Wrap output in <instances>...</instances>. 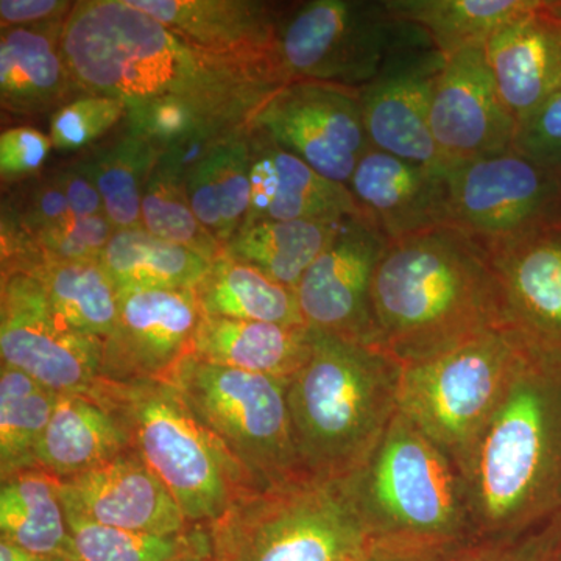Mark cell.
I'll return each mask as SVG.
<instances>
[{"instance_id": "obj_1", "label": "cell", "mask_w": 561, "mask_h": 561, "mask_svg": "<svg viewBox=\"0 0 561 561\" xmlns=\"http://www.w3.org/2000/svg\"><path fill=\"white\" fill-rule=\"evenodd\" d=\"M61 47L80 94L119 99L127 131L160 151L249 125L289 83L278 70L198 49L130 0L76 2Z\"/></svg>"}, {"instance_id": "obj_2", "label": "cell", "mask_w": 561, "mask_h": 561, "mask_svg": "<svg viewBox=\"0 0 561 561\" xmlns=\"http://www.w3.org/2000/svg\"><path fill=\"white\" fill-rule=\"evenodd\" d=\"M371 301L379 348L402 367L508 324L489 251L453 225L389 242Z\"/></svg>"}, {"instance_id": "obj_3", "label": "cell", "mask_w": 561, "mask_h": 561, "mask_svg": "<svg viewBox=\"0 0 561 561\" xmlns=\"http://www.w3.org/2000/svg\"><path fill=\"white\" fill-rule=\"evenodd\" d=\"M465 481L476 540L515 537L561 515V350L527 351Z\"/></svg>"}, {"instance_id": "obj_4", "label": "cell", "mask_w": 561, "mask_h": 561, "mask_svg": "<svg viewBox=\"0 0 561 561\" xmlns=\"http://www.w3.org/2000/svg\"><path fill=\"white\" fill-rule=\"evenodd\" d=\"M402 365L386 351L312 330V353L287 389L301 471L343 479L398 413Z\"/></svg>"}, {"instance_id": "obj_5", "label": "cell", "mask_w": 561, "mask_h": 561, "mask_svg": "<svg viewBox=\"0 0 561 561\" xmlns=\"http://www.w3.org/2000/svg\"><path fill=\"white\" fill-rule=\"evenodd\" d=\"M346 481L376 545L438 560L476 541L463 474L400 412Z\"/></svg>"}, {"instance_id": "obj_6", "label": "cell", "mask_w": 561, "mask_h": 561, "mask_svg": "<svg viewBox=\"0 0 561 561\" xmlns=\"http://www.w3.org/2000/svg\"><path fill=\"white\" fill-rule=\"evenodd\" d=\"M205 530L213 561H354L373 541L346 478L306 472L243 491Z\"/></svg>"}, {"instance_id": "obj_7", "label": "cell", "mask_w": 561, "mask_h": 561, "mask_svg": "<svg viewBox=\"0 0 561 561\" xmlns=\"http://www.w3.org/2000/svg\"><path fill=\"white\" fill-rule=\"evenodd\" d=\"M91 394L119 419L131 448L168 486L191 526H209L243 491L256 489L169 379H101Z\"/></svg>"}, {"instance_id": "obj_8", "label": "cell", "mask_w": 561, "mask_h": 561, "mask_svg": "<svg viewBox=\"0 0 561 561\" xmlns=\"http://www.w3.org/2000/svg\"><path fill=\"white\" fill-rule=\"evenodd\" d=\"M534 343L507 324L440 356L405 365L398 412L437 445L465 478L479 438Z\"/></svg>"}, {"instance_id": "obj_9", "label": "cell", "mask_w": 561, "mask_h": 561, "mask_svg": "<svg viewBox=\"0 0 561 561\" xmlns=\"http://www.w3.org/2000/svg\"><path fill=\"white\" fill-rule=\"evenodd\" d=\"M165 379L256 489L301 474L287 402L289 381L213 364L194 354Z\"/></svg>"}, {"instance_id": "obj_10", "label": "cell", "mask_w": 561, "mask_h": 561, "mask_svg": "<svg viewBox=\"0 0 561 561\" xmlns=\"http://www.w3.org/2000/svg\"><path fill=\"white\" fill-rule=\"evenodd\" d=\"M426 33L391 13L387 0H309L284 18L278 41L287 81L359 91L387 60Z\"/></svg>"}, {"instance_id": "obj_11", "label": "cell", "mask_w": 561, "mask_h": 561, "mask_svg": "<svg viewBox=\"0 0 561 561\" xmlns=\"http://www.w3.org/2000/svg\"><path fill=\"white\" fill-rule=\"evenodd\" d=\"M440 168L453 227L482 243L511 238L561 214V171L515 149Z\"/></svg>"}, {"instance_id": "obj_12", "label": "cell", "mask_w": 561, "mask_h": 561, "mask_svg": "<svg viewBox=\"0 0 561 561\" xmlns=\"http://www.w3.org/2000/svg\"><path fill=\"white\" fill-rule=\"evenodd\" d=\"M0 354L57 393L91 394L101 382L103 341L68 327L27 272H2Z\"/></svg>"}, {"instance_id": "obj_13", "label": "cell", "mask_w": 561, "mask_h": 561, "mask_svg": "<svg viewBox=\"0 0 561 561\" xmlns=\"http://www.w3.org/2000/svg\"><path fill=\"white\" fill-rule=\"evenodd\" d=\"M249 127L345 186L371 149L359 94L339 84L290 81L254 111Z\"/></svg>"}, {"instance_id": "obj_14", "label": "cell", "mask_w": 561, "mask_h": 561, "mask_svg": "<svg viewBox=\"0 0 561 561\" xmlns=\"http://www.w3.org/2000/svg\"><path fill=\"white\" fill-rule=\"evenodd\" d=\"M389 241L370 219H350L297 286L311 330L379 348L373 279Z\"/></svg>"}, {"instance_id": "obj_15", "label": "cell", "mask_w": 561, "mask_h": 561, "mask_svg": "<svg viewBox=\"0 0 561 561\" xmlns=\"http://www.w3.org/2000/svg\"><path fill=\"white\" fill-rule=\"evenodd\" d=\"M445 61L426 36L394 51L381 72L357 91L373 149L440 168L430 111L435 81Z\"/></svg>"}, {"instance_id": "obj_16", "label": "cell", "mask_w": 561, "mask_h": 561, "mask_svg": "<svg viewBox=\"0 0 561 561\" xmlns=\"http://www.w3.org/2000/svg\"><path fill=\"white\" fill-rule=\"evenodd\" d=\"M430 127L442 165L513 149L518 124L502 102L485 47L446 58L432 92Z\"/></svg>"}, {"instance_id": "obj_17", "label": "cell", "mask_w": 561, "mask_h": 561, "mask_svg": "<svg viewBox=\"0 0 561 561\" xmlns=\"http://www.w3.org/2000/svg\"><path fill=\"white\" fill-rule=\"evenodd\" d=\"M194 290L133 291L121 297L119 319L103 341L101 379H165L192 353L202 320Z\"/></svg>"}, {"instance_id": "obj_18", "label": "cell", "mask_w": 561, "mask_h": 561, "mask_svg": "<svg viewBox=\"0 0 561 561\" xmlns=\"http://www.w3.org/2000/svg\"><path fill=\"white\" fill-rule=\"evenodd\" d=\"M483 245L508 324L538 345L561 350V214Z\"/></svg>"}, {"instance_id": "obj_19", "label": "cell", "mask_w": 561, "mask_h": 561, "mask_svg": "<svg viewBox=\"0 0 561 561\" xmlns=\"http://www.w3.org/2000/svg\"><path fill=\"white\" fill-rule=\"evenodd\" d=\"M61 500L91 522L149 535L186 534L180 505L135 448L60 481Z\"/></svg>"}, {"instance_id": "obj_20", "label": "cell", "mask_w": 561, "mask_h": 561, "mask_svg": "<svg viewBox=\"0 0 561 561\" xmlns=\"http://www.w3.org/2000/svg\"><path fill=\"white\" fill-rule=\"evenodd\" d=\"M130 3L198 49L283 73L278 41L286 14L280 7L254 0H130Z\"/></svg>"}, {"instance_id": "obj_21", "label": "cell", "mask_w": 561, "mask_h": 561, "mask_svg": "<svg viewBox=\"0 0 561 561\" xmlns=\"http://www.w3.org/2000/svg\"><path fill=\"white\" fill-rule=\"evenodd\" d=\"M348 187L389 242L451 225L442 168L402 160L371 147Z\"/></svg>"}, {"instance_id": "obj_22", "label": "cell", "mask_w": 561, "mask_h": 561, "mask_svg": "<svg viewBox=\"0 0 561 561\" xmlns=\"http://www.w3.org/2000/svg\"><path fill=\"white\" fill-rule=\"evenodd\" d=\"M251 205L242 228L264 220L368 219L345 184L320 175L260 131L251 130Z\"/></svg>"}, {"instance_id": "obj_23", "label": "cell", "mask_w": 561, "mask_h": 561, "mask_svg": "<svg viewBox=\"0 0 561 561\" xmlns=\"http://www.w3.org/2000/svg\"><path fill=\"white\" fill-rule=\"evenodd\" d=\"M485 54L502 102L518 125L561 91V22L542 3L494 35Z\"/></svg>"}, {"instance_id": "obj_24", "label": "cell", "mask_w": 561, "mask_h": 561, "mask_svg": "<svg viewBox=\"0 0 561 561\" xmlns=\"http://www.w3.org/2000/svg\"><path fill=\"white\" fill-rule=\"evenodd\" d=\"M65 22L3 28L0 102L7 113L16 116L55 113L80 98L62 54Z\"/></svg>"}, {"instance_id": "obj_25", "label": "cell", "mask_w": 561, "mask_h": 561, "mask_svg": "<svg viewBox=\"0 0 561 561\" xmlns=\"http://www.w3.org/2000/svg\"><path fill=\"white\" fill-rule=\"evenodd\" d=\"M251 164V130L243 125L210 142L184 173L192 210L224 247L242 230L249 216Z\"/></svg>"}, {"instance_id": "obj_26", "label": "cell", "mask_w": 561, "mask_h": 561, "mask_svg": "<svg viewBox=\"0 0 561 561\" xmlns=\"http://www.w3.org/2000/svg\"><path fill=\"white\" fill-rule=\"evenodd\" d=\"M311 353L309 327L202 316L191 354L213 364L290 382Z\"/></svg>"}, {"instance_id": "obj_27", "label": "cell", "mask_w": 561, "mask_h": 561, "mask_svg": "<svg viewBox=\"0 0 561 561\" xmlns=\"http://www.w3.org/2000/svg\"><path fill=\"white\" fill-rule=\"evenodd\" d=\"M130 448V438L119 419L98 398L58 393L39 443L38 467L66 481Z\"/></svg>"}, {"instance_id": "obj_28", "label": "cell", "mask_w": 561, "mask_h": 561, "mask_svg": "<svg viewBox=\"0 0 561 561\" xmlns=\"http://www.w3.org/2000/svg\"><path fill=\"white\" fill-rule=\"evenodd\" d=\"M0 481V540L28 552L79 561L60 479L38 468Z\"/></svg>"}, {"instance_id": "obj_29", "label": "cell", "mask_w": 561, "mask_h": 561, "mask_svg": "<svg viewBox=\"0 0 561 561\" xmlns=\"http://www.w3.org/2000/svg\"><path fill=\"white\" fill-rule=\"evenodd\" d=\"M542 0H387L391 13L421 28L445 58L485 47L502 28L540 9Z\"/></svg>"}, {"instance_id": "obj_30", "label": "cell", "mask_w": 561, "mask_h": 561, "mask_svg": "<svg viewBox=\"0 0 561 561\" xmlns=\"http://www.w3.org/2000/svg\"><path fill=\"white\" fill-rule=\"evenodd\" d=\"M101 262L119 297L133 291L192 290L210 265L195 251L157 238L142 227L114 231Z\"/></svg>"}, {"instance_id": "obj_31", "label": "cell", "mask_w": 561, "mask_h": 561, "mask_svg": "<svg viewBox=\"0 0 561 561\" xmlns=\"http://www.w3.org/2000/svg\"><path fill=\"white\" fill-rule=\"evenodd\" d=\"M203 316L308 327L297 289L268 278L253 265L221 254L194 287Z\"/></svg>"}, {"instance_id": "obj_32", "label": "cell", "mask_w": 561, "mask_h": 561, "mask_svg": "<svg viewBox=\"0 0 561 561\" xmlns=\"http://www.w3.org/2000/svg\"><path fill=\"white\" fill-rule=\"evenodd\" d=\"M341 224L309 220H264L242 228L225 256L253 265L268 278L297 289L305 273L331 245Z\"/></svg>"}, {"instance_id": "obj_33", "label": "cell", "mask_w": 561, "mask_h": 561, "mask_svg": "<svg viewBox=\"0 0 561 561\" xmlns=\"http://www.w3.org/2000/svg\"><path fill=\"white\" fill-rule=\"evenodd\" d=\"M21 272L39 280L51 309L73 331L101 341L113 332L121 297L101 261H39Z\"/></svg>"}, {"instance_id": "obj_34", "label": "cell", "mask_w": 561, "mask_h": 561, "mask_svg": "<svg viewBox=\"0 0 561 561\" xmlns=\"http://www.w3.org/2000/svg\"><path fill=\"white\" fill-rule=\"evenodd\" d=\"M57 397L25 373L0 365V479L38 470L39 443Z\"/></svg>"}, {"instance_id": "obj_35", "label": "cell", "mask_w": 561, "mask_h": 561, "mask_svg": "<svg viewBox=\"0 0 561 561\" xmlns=\"http://www.w3.org/2000/svg\"><path fill=\"white\" fill-rule=\"evenodd\" d=\"M186 165L172 151H161L144 191L142 228L164 241L186 247L214 262L224 254V245L195 216L184 187Z\"/></svg>"}, {"instance_id": "obj_36", "label": "cell", "mask_w": 561, "mask_h": 561, "mask_svg": "<svg viewBox=\"0 0 561 561\" xmlns=\"http://www.w3.org/2000/svg\"><path fill=\"white\" fill-rule=\"evenodd\" d=\"M158 158L160 150L157 147L127 133L84 160L101 192L103 213L114 231L142 227L144 191Z\"/></svg>"}, {"instance_id": "obj_37", "label": "cell", "mask_w": 561, "mask_h": 561, "mask_svg": "<svg viewBox=\"0 0 561 561\" xmlns=\"http://www.w3.org/2000/svg\"><path fill=\"white\" fill-rule=\"evenodd\" d=\"M62 505L79 561H173L208 542L205 527L165 537L139 534L91 522L65 502Z\"/></svg>"}, {"instance_id": "obj_38", "label": "cell", "mask_w": 561, "mask_h": 561, "mask_svg": "<svg viewBox=\"0 0 561 561\" xmlns=\"http://www.w3.org/2000/svg\"><path fill=\"white\" fill-rule=\"evenodd\" d=\"M127 105L105 95H80L51 114L50 139L55 149H84L105 136L122 119H127Z\"/></svg>"}, {"instance_id": "obj_39", "label": "cell", "mask_w": 561, "mask_h": 561, "mask_svg": "<svg viewBox=\"0 0 561 561\" xmlns=\"http://www.w3.org/2000/svg\"><path fill=\"white\" fill-rule=\"evenodd\" d=\"M437 561H561V515L515 537L472 541Z\"/></svg>"}, {"instance_id": "obj_40", "label": "cell", "mask_w": 561, "mask_h": 561, "mask_svg": "<svg viewBox=\"0 0 561 561\" xmlns=\"http://www.w3.org/2000/svg\"><path fill=\"white\" fill-rule=\"evenodd\" d=\"M513 149L545 168L561 171V91L518 125Z\"/></svg>"}, {"instance_id": "obj_41", "label": "cell", "mask_w": 561, "mask_h": 561, "mask_svg": "<svg viewBox=\"0 0 561 561\" xmlns=\"http://www.w3.org/2000/svg\"><path fill=\"white\" fill-rule=\"evenodd\" d=\"M50 136L32 127H14L0 135V175L5 181L27 179L43 168L50 149Z\"/></svg>"}, {"instance_id": "obj_42", "label": "cell", "mask_w": 561, "mask_h": 561, "mask_svg": "<svg viewBox=\"0 0 561 561\" xmlns=\"http://www.w3.org/2000/svg\"><path fill=\"white\" fill-rule=\"evenodd\" d=\"M73 5L76 2H66V0H2L0 2L2 31L65 22Z\"/></svg>"}, {"instance_id": "obj_43", "label": "cell", "mask_w": 561, "mask_h": 561, "mask_svg": "<svg viewBox=\"0 0 561 561\" xmlns=\"http://www.w3.org/2000/svg\"><path fill=\"white\" fill-rule=\"evenodd\" d=\"M58 173H60L61 183L65 186L66 194H68L73 214L79 219L105 214L103 213L101 192L95 186L84 161L70 165V168Z\"/></svg>"}, {"instance_id": "obj_44", "label": "cell", "mask_w": 561, "mask_h": 561, "mask_svg": "<svg viewBox=\"0 0 561 561\" xmlns=\"http://www.w3.org/2000/svg\"><path fill=\"white\" fill-rule=\"evenodd\" d=\"M354 561H437L426 559V557L415 556V553L397 551V549L387 548V546L376 545L371 541L367 552L362 553L359 559Z\"/></svg>"}, {"instance_id": "obj_45", "label": "cell", "mask_w": 561, "mask_h": 561, "mask_svg": "<svg viewBox=\"0 0 561 561\" xmlns=\"http://www.w3.org/2000/svg\"><path fill=\"white\" fill-rule=\"evenodd\" d=\"M0 561H69L61 557L43 556V553H33L25 549L18 548L9 541L0 540Z\"/></svg>"}, {"instance_id": "obj_46", "label": "cell", "mask_w": 561, "mask_h": 561, "mask_svg": "<svg viewBox=\"0 0 561 561\" xmlns=\"http://www.w3.org/2000/svg\"><path fill=\"white\" fill-rule=\"evenodd\" d=\"M173 561H213V559H210L209 542H206L203 548L184 553V556H181L179 559Z\"/></svg>"}, {"instance_id": "obj_47", "label": "cell", "mask_w": 561, "mask_h": 561, "mask_svg": "<svg viewBox=\"0 0 561 561\" xmlns=\"http://www.w3.org/2000/svg\"><path fill=\"white\" fill-rule=\"evenodd\" d=\"M542 10L553 20L561 22V0H542Z\"/></svg>"}]
</instances>
